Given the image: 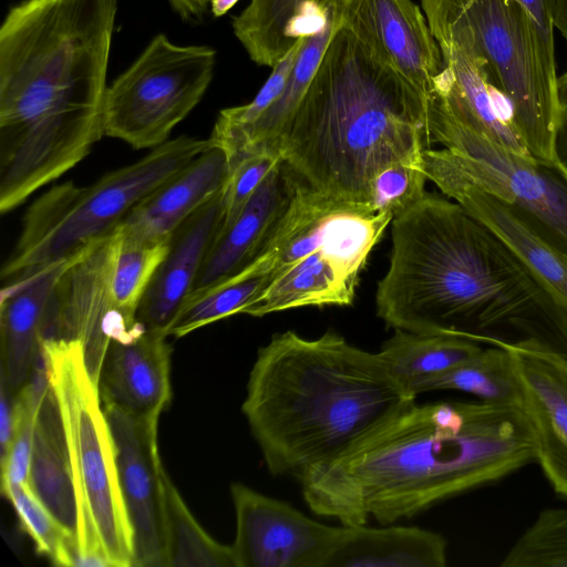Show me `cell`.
<instances>
[{
	"label": "cell",
	"mask_w": 567,
	"mask_h": 567,
	"mask_svg": "<svg viewBox=\"0 0 567 567\" xmlns=\"http://www.w3.org/2000/svg\"><path fill=\"white\" fill-rule=\"evenodd\" d=\"M536 458L517 404L410 401L298 480L317 515L342 525L411 518L495 483Z\"/></svg>",
	"instance_id": "1"
},
{
	"label": "cell",
	"mask_w": 567,
	"mask_h": 567,
	"mask_svg": "<svg viewBox=\"0 0 567 567\" xmlns=\"http://www.w3.org/2000/svg\"><path fill=\"white\" fill-rule=\"evenodd\" d=\"M375 305L393 329L567 354V315L546 286L463 206L427 192L392 219Z\"/></svg>",
	"instance_id": "2"
},
{
	"label": "cell",
	"mask_w": 567,
	"mask_h": 567,
	"mask_svg": "<svg viewBox=\"0 0 567 567\" xmlns=\"http://www.w3.org/2000/svg\"><path fill=\"white\" fill-rule=\"evenodd\" d=\"M117 0H22L0 25V212L104 136Z\"/></svg>",
	"instance_id": "3"
},
{
	"label": "cell",
	"mask_w": 567,
	"mask_h": 567,
	"mask_svg": "<svg viewBox=\"0 0 567 567\" xmlns=\"http://www.w3.org/2000/svg\"><path fill=\"white\" fill-rule=\"evenodd\" d=\"M331 14L328 47L277 150L312 190L368 204L371 181L381 169L415 166L434 144L431 99Z\"/></svg>",
	"instance_id": "4"
},
{
	"label": "cell",
	"mask_w": 567,
	"mask_h": 567,
	"mask_svg": "<svg viewBox=\"0 0 567 567\" xmlns=\"http://www.w3.org/2000/svg\"><path fill=\"white\" fill-rule=\"evenodd\" d=\"M415 399L379 352L289 330L258 350L241 410L269 472L299 478Z\"/></svg>",
	"instance_id": "5"
},
{
	"label": "cell",
	"mask_w": 567,
	"mask_h": 567,
	"mask_svg": "<svg viewBox=\"0 0 567 567\" xmlns=\"http://www.w3.org/2000/svg\"><path fill=\"white\" fill-rule=\"evenodd\" d=\"M41 357L60 408L78 502L73 567H132V530L120 488L114 442L82 344L42 339Z\"/></svg>",
	"instance_id": "6"
},
{
	"label": "cell",
	"mask_w": 567,
	"mask_h": 567,
	"mask_svg": "<svg viewBox=\"0 0 567 567\" xmlns=\"http://www.w3.org/2000/svg\"><path fill=\"white\" fill-rule=\"evenodd\" d=\"M210 145L209 138L182 135L90 185H54L25 212L16 247L1 268L2 281L27 278L110 234L136 204Z\"/></svg>",
	"instance_id": "7"
},
{
	"label": "cell",
	"mask_w": 567,
	"mask_h": 567,
	"mask_svg": "<svg viewBox=\"0 0 567 567\" xmlns=\"http://www.w3.org/2000/svg\"><path fill=\"white\" fill-rule=\"evenodd\" d=\"M437 43L464 45L481 56L508 100L532 156L555 161L559 107L548 81L537 32L517 0H421Z\"/></svg>",
	"instance_id": "8"
},
{
	"label": "cell",
	"mask_w": 567,
	"mask_h": 567,
	"mask_svg": "<svg viewBox=\"0 0 567 567\" xmlns=\"http://www.w3.org/2000/svg\"><path fill=\"white\" fill-rule=\"evenodd\" d=\"M433 143L419 163L444 169L503 202L533 233L567 256V169L484 138L430 107Z\"/></svg>",
	"instance_id": "9"
},
{
	"label": "cell",
	"mask_w": 567,
	"mask_h": 567,
	"mask_svg": "<svg viewBox=\"0 0 567 567\" xmlns=\"http://www.w3.org/2000/svg\"><path fill=\"white\" fill-rule=\"evenodd\" d=\"M217 53L205 44L182 45L164 33L152 38L133 63L107 86L104 136L135 150L169 138L203 100L215 73Z\"/></svg>",
	"instance_id": "10"
},
{
	"label": "cell",
	"mask_w": 567,
	"mask_h": 567,
	"mask_svg": "<svg viewBox=\"0 0 567 567\" xmlns=\"http://www.w3.org/2000/svg\"><path fill=\"white\" fill-rule=\"evenodd\" d=\"M121 244L120 225L72 256L53 287L44 316L42 339L79 341L96 384L111 340L130 337L138 324L126 319L113 300Z\"/></svg>",
	"instance_id": "11"
},
{
	"label": "cell",
	"mask_w": 567,
	"mask_h": 567,
	"mask_svg": "<svg viewBox=\"0 0 567 567\" xmlns=\"http://www.w3.org/2000/svg\"><path fill=\"white\" fill-rule=\"evenodd\" d=\"M392 219L390 213L328 198L305 184L264 255L271 258L275 272L321 250L359 277Z\"/></svg>",
	"instance_id": "12"
},
{
	"label": "cell",
	"mask_w": 567,
	"mask_h": 567,
	"mask_svg": "<svg viewBox=\"0 0 567 567\" xmlns=\"http://www.w3.org/2000/svg\"><path fill=\"white\" fill-rule=\"evenodd\" d=\"M230 493L236 535L230 545L236 567H327L343 525L317 522L289 503L241 483Z\"/></svg>",
	"instance_id": "13"
},
{
	"label": "cell",
	"mask_w": 567,
	"mask_h": 567,
	"mask_svg": "<svg viewBox=\"0 0 567 567\" xmlns=\"http://www.w3.org/2000/svg\"><path fill=\"white\" fill-rule=\"evenodd\" d=\"M110 424L120 488L132 530L133 567H165L163 534L164 472L161 462L158 421L103 406Z\"/></svg>",
	"instance_id": "14"
},
{
	"label": "cell",
	"mask_w": 567,
	"mask_h": 567,
	"mask_svg": "<svg viewBox=\"0 0 567 567\" xmlns=\"http://www.w3.org/2000/svg\"><path fill=\"white\" fill-rule=\"evenodd\" d=\"M331 10L378 58L431 99L443 61L417 4L412 0H333Z\"/></svg>",
	"instance_id": "15"
},
{
	"label": "cell",
	"mask_w": 567,
	"mask_h": 567,
	"mask_svg": "<svg viewBox=\"0 0 567 567\" xmlns=\"http://www.w3.org/2000/svg\"><path fill=\"white\" fill-rule=\"evenodd\" d=\"M512 353L536 458L556 494L567 499V354L535 341L496 342Z\"/></svg>",
	"instance_id": "16"
},
{
	"label": "cell",
	"mask_w": 567,
	"mask_h": 567,
	"mask_svg": "<svg viewBox=\"0 0 567 567\" xmlns=\"http://www.w3.org/2000/svg\"><path fill=\"white\" fill-rule=\"evenodd\" d=\"M437 44L443 68L434 79L430 107L503 148L532 156L515 126L512 106L494 84L485 61L464 45Z\"/></svg>",
	"instance_id": "17"
},
{
	"label": "cell",
	"mask_w": 567,
	"mask_h": 567,
	"mask_svg": "<svg viewBox=\"0 0 567 567\" xmlns=\"http://www.w3.org/2000/svg\"><path fill=\"white\" fill-rule=\"evenodd\" d=\"M303 185L282 158L238 214L223 225L205 257L190 295L239 274L264 255Z\"/></svg>",
	"instance_id": "18"
},
{
	"label": "cell",
	"mask_w": 567,
	"mask_h": 567,
	"mask_svg": "<svg viewBox=\"0 0 567 567\" xmlns=\"http://www.w3.org/2000/svg\"><path fill=\"white\" fill-rule=\"evenodd\" d=\"M167 338L140 323L132 336L111 340L97 382L103 406L159 420L172 398V348Z\"/></svg>",
	"instance_id": "19"
},
{
	"label": "cell",
	"mask_w": 567,
	"mask_h": 567,
	"mask_svg": "<svg viewBox=\"0 0 567 567\" xmlns=\"http://www.w3.org/2000/svg\"><path fill=\"white\" fill-rule=\"evenodd\" d=\"M223 224L221 189L172 234L167 251L137 308L136 320L147 330L168 336Z\"/></svg>",
	"instance_id": "20"
},
{
	"label": "cell",
	"mask_w": 567,
	"mask_h": 567,
	"mask_svg": "<svg viewBox=\"0 0 567 567\" xmlns=\"http://www.w3.org/2000/svg\"><path fill=\"white\" fill-rule=\"evenodd\" d=\"M228 169L225 152L210 145L133 207L121 224L123 240L168 241L189 216L223 189Z\"/></svg>",
	"instance_id": "21"
},
{
	"label": "cell",
	"mask_w": 567,
	"mask_h": 567,
	"mask_svg": "<svg viewBox=\"0 0 567 567\" xmlns=\"http://www.w3.org/2000/svg\"><path fill=\"white\" fill-rule=\"evenodd\" d=\"M443 194L499 237L546 286L567 315V262L498 198L435 166H416Z\"/></svg>",
	"instance_id": "22"
},
{
	"label": "cell",
	"mask_w": 567,
	"mask_h": 567,
	"mask_svg": "<svg viewBox=\"0 0 567 567\" xmlns=\"http://www.w3.org/2000/svg\"><path fill=\"white\" fill-rule=\"evenodd\" d=\"M70 258L4 284L1 289V373L13 392L29 381L35 369L47 306Z\"/></svg>",
	"instance_id": "23"
},
{
	"label": "cell",
	"mask_w": 567,
	"mask_h": 567,
	"mask_svg": "<svg viewBox=\"0 0 567 567\" xmlns=\"http://www.w3.org/2000/svg\"><path fill=\"white\" fill-rule=\"evenodd\" d=\"M359 277L321 250L270 274L262 292L243 311L252 317L300 308L349 306Z\"/></svg>",
	"instance_id": "24"
},
{
	"label": "cell",
	"mask_w": 567,
	"mask_h": 567,
	"mask_svg": "<svg viewBox=\"0 0 567 567\" xmlns=\"http://www.w3.org/2000/svg\"><path fill=\"white\" fill-rule=\"evenodd\" d=\"M29 485L76 542L79 513L70 454L60 408L50 384L38 409Z\"/></svg>",
	"instance_id": "25"
},
{
	"label": "cell",
	"mask_w": 567,
	"mask_h": 567,
	"mask_svg": "<svg viewBox=\"0 0 567 567\" xmlns=\"http://www.w3.org/2000/svg\"><path fill=\"white\" fill-rule=\"evenodd\" d=\"M443 535L416 526L343 525L327 567H445Z\"/></svg>",
	"instance_id": "26"
},
{
	"label": "cell",
	"mask_w": 567,
	"mask_h": 567,
	"mask_svg": "<svg viewBox=\"0 0 567 567\" xmlns=\"http://www.w3.org/2000/svg\"><path fill=\"white\" fill-rule=\"evenodd\" d=\"M334 29L332 14L329 24L320 33L307 38L286 87L275 103L249 127L220 146L228 165L251 153L279 154L277 145L301 102ZM218 147V146H217Z\"/></svg>",
	"instance_id": "27"
},
{
	"label": "cell",
	"mask_w": 567,
	"mask_h": 567,
	"mask_svg": "<svg viewBox=\"0 0 567 567\" xmlns=\"http://www.w3.org/2000/svg\"><path fill=\"white\" fill-rule=\"evenodd\" d=\"M480 343L460 337L421 334L401 329L379 351L391 375L411 395L419 386L480 352Z\"/></svg>",
	"instance_id": "28"
},
{
	"label": "cell",
	"mask_w": 567,
	"mask_h": 567,
	"mask_svg": "<svg viewBox=\"0 0 567 567\" xmlns=\"http://www.w3.org/2000/svg\"><path fill=\"white\" fill-rule=\"evenodd\" d=\"M162 488L165 567H236L231 547L205 532L165 470Z\"/></svg>",
	"instance_id": "29"
},
{
	"label": "cell",
	"mask_w": 567,
	"mask_h": 567,
	"mask_svg": "<svg viewBox=\"0 0 567 567\" xmlns=\"http://www.w3.org/2000/svg\"><path fill=\"white\" fill-rule=\"evenodd\" d=\"M456 390L480 401L522 406L518 378L512 353L502 346H489L449 371L423 382L420 393Z\"/></svg>",
	"instance_id": "30"
},
{
	"label": "cell",
	"mask_w": 567,
	"mask_h": 567,
	"mask_svg": "<svg viewBox=\"0 0 567 567\" xmlns=\"http://www.w3.org/2000/svg\"><path fill=\"white\" fill-rule=\"evenodd\" d=\"M270 274L268 262L258 258L239 274L190 295L171 326L168 337L182 338L217 320L243 313L267 287Z\"/></svg>",
	"instance_id": "31"
},
{
	"label": "cell",
	"mask_w": 567,
	"mask_h": 567,
	"mask_svg": "<svg viewBox=\"0 0 567 567\" xmlns=\"http://www.w3.org/2000/svg\"><path fill=\"white\" fill-rule=\"evenodd\" d=\"M306 1L331 4L333 0H250L234 17V34L251 61L268 68L277 64L291 48L285 38V29L298 7Z\"/></svg>",
	"instance_id": "32"
},
{
	"label": "cell",
	"mask_w": 567,
	"mask_h": 567,
	"mask_svg": "<svg viewBox=\"0 0 567 567\" xmlns=\"http://www.w3.org/2000/svg\"><path fill=\"white\" fill-rule=\"evenodd\" d=\"M2 494L11 502L37 551L55 566L73 567L78 551L74 537L43 505L29 483L10 485Z\"/></svg>",
	"instance_id": "33"
},
{
	"label": "cell",
	"mask_w": 567,
	"mask_h": 567,
	"mask_svg": "<svg viewBox=\"0 0 567 567\" xmlns=\"http://www.w3.org/2000/svg\"><path fill=\"white\" fill-rule=\"evenodd\" d=\"M48 386V375L40 353L31 378L16 395L13 437L8 453L1 458V491L13 484L29 483L37 414Z\"/></svg>",
	"instance_id": "34"
},
{
	"label": "cell",
	"mask_w": 567,
	"mask_h": 567,
	"mask_svg": "<svg viewBox=\"0 0 567 567\" xmlns=\"http://www.w3.org/2000/svg\"><path fill=\"white\" fill-rule=\"evenodd\" d=\"M168 247V241L123 240L115 262L112 293L115 307L130 321H136L138 305Z\"/></svg>",
	"instance_id": "35"
},
{
	"label": "cell",
	"mask_w": 567,
	"mask_h": 567,
	"mask_svg": "<svg viewBox=\"0 0 567 567\" xmlns=\"http://www.w3.org/2000/svg\"><path fill=\"white\" fill-rule=\"evenodd\" d=\"M307 38H299L272 68L271 74L247 104L224 109L219 112L212 134V145L223 146L254 124L284 92L298 55Z\"/></svg>",
	"instance_id": "36"
},
{
	"label": "cell",
	"mask_w": 567,
	"mask_h": 567,
	"mask_svg": "<svg viewBox=\"0 0 567 567\" xmlns=\"http://www.w3.org/2000/svg\"><path fill=\"white\" fill-rule=\"evenodd\" d=\"M426 181L424 173L412 164L386 166L371 181L368 205L377 213L394 217L423 197Z\"/></svg>",
	"instance_id": "37"
},
{
	"label": "cell",
	"mask_w": 567,
	"mask_h": 567,
	"mask_svg": "<svg viewBox=\"0 0 567 567\" xmlns=\"http://www.w3.org/2000/svg\"><path fill=\"white\" fill-rule=\"evenodd\" d=\"M281 159L280 154L259 152L247 154L228 165V176L223 187V225L238 214Z\"/></svg>",
	"instance_id": "38"
},
{
	"label": "cell",
	"mask_w": 567,
	"mask_h": 567,
	"mask_svg": "<svg viewBox=\"0 0 567 567\" xmlns=\"http://www.w3.org/2000/svg\"><path fill=\"white\" fill-rule=\"evenodd\" d=\"M527 12L537 32L544 72L556 87L557 68L554 42V0H517Z\"/></svg>",
	"instance_id": "39"
},
{
	"label": "cell",
	"mask_w": 567,
	"mask_h": 567,
	"mask_svg": "<svg viewBox=\"0 0 567 567\" xmlns=\"http://www.w3.org/2000/svg\"><path fill=\"white\" fill-rule=\"evenodd\" d=\"M4 375L0 373V451L1 458L8 453L14 432L16 396Z\"/></svg>",
	"instance_id": "40"
},
{
	"label": "cell",
	"mask_w": 567,
	"mask_h": 567,
	"mask_svg": "<svg viewBox=\"0 0 567 567\" xmlns=\"http://www.w3.org/2000/svg\"><path fill=\"white\" fill-rule=\"evenodd\" d=\"M174 12L185 22L202 21L210 0H167Z\"/></svg>",
	"instance_id": "41"
},
{
	"label": "cell",
	"mask_w": 567,
	"mask_h": 567,
	"mask_svg": "<svg viewBox=\"0 0 567 567\" xmlns=\"http://www.w3.org/2000/svg\"><path fill=\"white\" fill-rule=\"evenodd\" d=\"M554 155L564 168L567 169V109L559 111L554 136Z\"/></svg>",
	"instance_id": "42"
},
{
	"label": "cell",
	"mask_w": 567,
	"mask_h": 567,
	"mask_svg": "<svg viewBox=\"0 0 567 567\" xmlns=\"http://www.w3.org/2000/svg\"><path fill=\"white\" fill-rule=\"evenodd\" d=\"M554 27L567 41V0H554Z\"/></svg>",
	"instance_id": "43"
},
{
	"label": "cell",
	"mask_w": 567,
	"mask_h": 567,
	"mask_svg": "<svg viewBox=\"0 0 567 567\" xmlns=\"http://www.w3.org/2000/svg\"><path fill=\"white\" fill-rule=\"evenodd\" d=\"M556 97L559 111L567 109V71L557 76Z\"/></svg>",
	"instance_id": "44"
},
{
	"label": "cell",
	"mask_w": 567,
	"mask_h": 567,
	"mask_svg": "<svg viewBox=\"0 0 567 567\" xmlns=\"http://www.w3.org/2000/svg\"><path fill=\"white\" fill-rule=\"evenodd\" d=\"M239 0H210L209 9L215 18L225 16Z\"/></svg>",
	"instance_id": "45"
},
{
	"label": "cell",
	"mask_w": 567,
	"mask_h": 567,
	"mask_svg": "<svg viewBox=\"0 0 567 567\" xmlns=\"http://www.w3.org/2000/svg\"><path fill=\"white\" fill-rule=\"evenodd\" d=\"M564 258H565V260H566V262H567V256H564Z\"/></svg>",
	"instance_id": "46"
}]
</instances>
